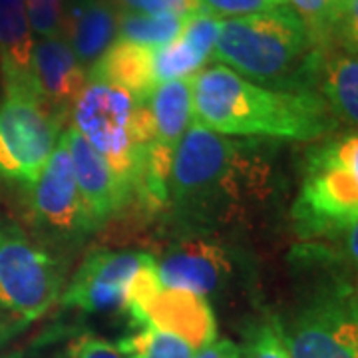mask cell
<instances>
[{
	"instance_id": "ffe728a7",
	"label": "cell",
	"mask_w": 358,
	"mask_h": 358,
	"mask_svg": "<svg viewBox=\"0 0 358 358\" xmlns=\"http://www.w3.org/2000/svg\"><path fill=\"white\" fill-rule=\"evenodd\" d=\"M185 16L178 14H117V38L148 48H159L181 34Z\"/></svg>"
},
{
	"instance_id": "ba28073f",
	"label": "cell",
	"mask_w": 358,
	"mask_h": 358,
	"mask_svg": "<svg viewBox=\"0 0 358 358\" xmlns=\"http://www.w3.org/2000/svg\"><path fill=\"white\" fill-rule=\"evenodd\" d=\"M62 124L30 96L4 94L0 103V185L32 187L60 140Z\"/></svg>"
},
{
	"instance_id": "52a82bcc",
	"label": "cell",
	"mask_w": 358,
	"mask_h": 358,
	"mask_svg": "<svg viewBox=\"0 0 358 358\" xmlns=\"http://www.w3.org/2000/svg\"><path fill=\"white\" fill-rule=\"evenodd\" d=\"M124 310L134 327L176 334L195 350L217 341V320L207 299L192 291L162 285L154 257L129 282Z\"/></svg>"
},
{
	"instance_id": "1f68e13d",
	"label": "cell",
	"mask_w": 358,
	"mask_h": 358,
	"mask_svg": "<svg viewBox=\"0 0 358 358\" xmlns=\"http://www.w3.org/2000/svg\"><path fill=\"white\" fill-rule=\"evenodd\" d=\"M338 235H343L346 259L358 268V215Z\"/></svg>"
},
{
	"instance_id": "7c38bea8",
	"label": "cell",
	"mask_w": 358,
	"mask_h": 358,
	"mask_svg": "<svg viewBox=\"0 0 358 358\" xmlns=\"http://www.w3.org/2000/svg\"><path fill=\"white\" fill-rule=\"evenodd\" d=\"M88 84L84 64L62 36L40 38L32 52L34 96L60 124L72 115L80 94Z\"/></svg>"
},
{
	"instance_id": "30bf717a",
	"label": "cell",
	"mask_w": 358,
	"mask_h": 358,
	"mask_svg": "<svg viewBox=\"0 0 358 358\" xmlns=\"http://www.w3.org/2000/svg\"><path fill=\"white\" fill-rule=\"evenodd\" d=\"M30 207L40 227L56 237L72 239L94 231L78 192L66 131H62L46 166L30 187Z\"/></svg>"
},
{
	"instance_id": "e0dca14e",
	"label": "cell",
	"mask_w": 358,
	"mask_h": 358,
	"mask_svg": "<svg viewBox=\"0 0 358 358\" xmlns=\"http://www.w3.org/2000/svg\"><path fill=\"white\" fill-rule=\"evenodd\" d=\"M155 48L115 40L90 68V80L106 82L129 92L136 100L148 102L157 86L154 70Z\"/></svg>"
},
{
	"instance_id": "484cf974",
	"label": "cell",
	"mask_w": 358,
	"mask_h": 358,
	"mask_svg": "<svg viewBox=\"0 0 358 358\" xmlns=\"http://www.w3.org/2000/svg\"><path fill=\"white\" fill-rule=\"evenodd\" d=\"M289 6L299 14L313 34L324 44L331 46V24H333L336 0H287Z\"/></svg>"
},
{
	"instance_id": "e575fe53",
	"label": "cell",
	"mask_w": 358,
	"mask_h": 358,
	"mask_svg": "<svg viewBox=\"0 0 358 358\" xmlns=\"http://www.w3.org/2000/svg\"><path fill=\"white\" fill-rule=\"evenodd\" d=\"M336 2H338V0H336Z\"/></svg>"
},
{
	"instance_id": "7a4b0ae2",
	"label": "cell",
	"mask_w": 358,
	"mask_h": 358,
	"mask_svg": "<svg viewBox=\"0 0 358 358\" xmlns=\"http://www.w3.org/2000/svg\"><path fill=\"white\" fill-rule=\"evenodd\" d=\"M267 169L249 143L192 122L173 154L169 199L179 213L229 221L261 195Z\"/></svg>"
},
{
	"instance_id": "3957f363",
	"label": "cell",
	"mask_w": 358,
	"mask_h": 358,
	"mask_svg": "<svg viewBox=\"0 0 358 358\" xmlns=\"http://www.w3.org/2000/svg\"><path fill=\"white\" fill-rule=\"evenodd\" d=\"M327 50L287 4L223 20L211 58L259 86L307 92L319 80Z\"/></svg>"
},
{
	"instance_id": "277c9868",
	"label": "cell",
	"mask_w": 358,
	"mask_h": 358,
	"mask_svg": "<svg viewBox=\"0 0 358 358\" xmlns=\"http://www.w3.org/2000/svg\"><path fill=\"white\" fill-rule=\"evenodd\" d=\"M72 117L80 136L102 155L134 197L148 150L155 140L148 102L136 100L124 88L90 80Z\"/></svg>"
},
{
	"instance_id": "4fadbf2b",
	"label": "cell",
	"mask_w": 358,
	"mask_h": 358,
	"mask_svg": "<svg viewBox=\"0 0 358 358\" xmlns=\"http://www.w3.org/2000/svg\"><path fill=\"white\" fill-rule=\"evenodd\" d=\"M66 138L72 154L78 192L86 205L92 227L98 229L131 201V192L74 126L66 129Z\"/></svg>"
},
{
	"instance_id": "6da1fadb",
	"label": "cell",
	"mask_w": 358,
	"mask_h": 358,
	"mask_svg": "<svg viewBox=\"0 0 358 358\" xmlns=\"http://www.w3.org/2000/svg\"><path fill=\"white\" fill-rule=\"evenodd\" d=\"M193 122L223 136L310 141L334 126V115L315 90L259 86L227 66L192 78Z\"/></svg>"
},
{
	"instance_id": "4dcf8cb0",
	"label": "cell",
	"mask_w": 358,
	"mask_h": 358,
	"mask_svg": "<svg viewBox=\"0 0 358 358\" xmlns=\"http://www.w3.org/2000/svg\"><path fill=\"white\" fill-rule=\"evenodd\" d=\"M193 358H241V346L235 345L229 338L215 341L201 348Z\"/></svg>"
},
{
	"instance_id": "f546056e",
	"label": "cell",
	"mask_w": 358,
	"mask_h": 358,
	"mask_svg": "<svg viewBox=\"0 0 358 358\" xmlns=\"http://www.w3.org/2000/svg\"><path fill=\"white\" fill-rule=\"evenodd\" d=\"M68 358H124V355L112 343L92 334H84L70 345Z\"/></svg>"
},
{
	"instance_id": "d6986e66",
	"label": "cell",
	"mask_w": 358,
	"mask_h": 358,
	"mask_svg": "<svg viewBox=\"0 0 358 358\" xmlns=\"http://www.w3.org/2000/svg\"><path fill=\"white\" fill-rule=\"evenodd\" d=\"M317 86L331 114L358 129V54L327 50Z\"/></svg>"
},
{
	"instance_id": "ac0fdd59",
	"label": "cell",
	"mask_w": 358,
	"mask_h": 358,
	"mask_svg": "<svg viewBox=\"0 0 358 358\" xmlns=\"http://www.w3.org/2000/svg\"><path fill=\"white\" fill-rule=\"evenodd\" d=\"M148 106L154 117L155 129V140L150 150L173 162L179 141L193 122L192 78L157 84L148 100Z\"/></svg>"
},
{
	"instance_id": "5bb4252c",
	"label": "cell",
	"mask_w": 358,
	"mask_h": 358,
	"mask_svg": "<svg viewBox=\"0 0 358 358\" xmlns=\"http://www.w3.org/2000/svg\"><path fill=\"white\" fill-rule=\"evenodd\" d=\"M231 275L227 251L207 239H185L173 245L157 263V277L169 289L201 296L217 293Z\"/></svg>"
},
{
	"instance_id": "44dd1931",
	"label": "cell",
	"mask_w": 358,
	"mask_h": 358,
	"mask_svg": "<svg viewBox=\"0 0 358 358\" xmlns=\"http://www.w3.org/2000/svg\"><path fill=\"white\" fill-rule=\"evenodd\" d=\"M117 348L124 358H193L199 352L176 334L154 329H138V333L124 338Z\"/></svg>"
},
{
	"instance_id": "d4e9b609",
	"label": "cell",
	"mask_w": 358,
	"mask_h": 358,
	"mask_svg": "<svg viewBox=\"0 0 358 358\" xmlns=\"http://www.w3.org/2000/svg\"><path fill=\"white\" fill-rule=\"evenodd\" d=\"M243 358H291L289 348L285 345L279 320H271L257 324L247 334L245 346L241 348Z\"/></svg>"
},
{
	"instance_id": "8992f818",
	"label": "cell",
	"mask_w": 358,
	"mask_h": 358,
	"mask_svg": "<svg viewBox=\"0 0 358 358\" xmlns=\"http://www.w3.org/2000/svg\"><path fill=\"white\" fill-rule=\"evenodd\" d=\"M64 268L20 225L0 217V310L32 322L60 299Z\"/></svg>"
},
{
	"instance_id": "d6a6232c",
	"label": "cell",
	"mask_w": 358,
	"mask_h": 358,
	"mask_svg": "<svg viewBox=\"0 0 358 358\" xmlns=\"http://www.w3.org/2000/svg\"><path fill=\"white\" fill-rule=\"evenodd\" d=\"M24 324H26L24 320L16 319V317H10V319L0 317V346L4 345V343H8L14 334L18 333V331L24 327ZM2 358H22V355H20V352H14V355H8V357H2Z\"/></svg>"
},
{
	"instance_id": "2e32d148",
	"label": "cell",
	"mask_w": 358,
	"mask_h": 358,
	"mask_svg": "<svg viewBox=\"0 0 358 358\" xmlns=\"http://www.w3.org/2000/svg\"><path fill=\"white\" fill-rule=\"evenodd\" d=\"M82 64H94L117 38V13L108 0H74L66 6L64 34Z\"/></svg>"
},
{
	"instance_id": "4316f807",
	"label": "cell",
	"mask_w": 358,
	"mask_h": 358,
	"mask_svg": "<svg viewBox=\"0 0 358 358\" xmlns=\"http://www.w3.org/2000/svg\"><path fill=\"white\" fill-rule=\"evenodd\" d=\"M331 42L358 54V0H338L331 24Z\"/></svg>"
},
{
	"instance_id": "9a60e30c",
	"label": "cell",
	"mask_w": 358,
	"mask_h": 358,
	"mask_svg": "<svg viewBox=\"0 0 358 358\" xmlns=\"http://www.w3.org/2000/svg\"><path fill=\"white\" fill-rule=\"evenodd\" d=\"M32 52L34 40L26 0H0V74L4 94L34 96Z\"/></svg>"
},
{
	"instance_id": "f1b7e54d",
	"label": "cell",
	"mask_w": 358,
	"mask_h": 358,
	"mask_svg": "<svg viewBox=\"0 0 358 358\" xmlns=\"http://www.w3.org/2000/svg\"><path fill=\"white\" fill-rule=\"evenodd\" d=\"M124 13L141 14H178L187 16L203 8L201 0H114Z\"/></svg>"
},
{
	"instance_id": "7402d4cb",
	"label": "cell",
	"mask_w": 358,
	"mask_h": 358,
	"mask_svg": "<svg viewBox=\"0 0 358 358\" xmlns=\"http://www.w3.org/2000/svg\"><path fill=\"white\" fill-rule=\"evenodd\" d=\"M207 62V58L193 48L189 42L178 36L167 42L166 46H159L154 52V70L157 84L181 78H193Z\"/></svg>"
},
{
	"instance_id": "8fae6325",
	"label": "cell",
	"mask_w": 358,
	"mask_h": 358,
	"mask_svg": "<svg viewBox=\"0 0 358 358\" xmlns=\"http://www.w3.org/2000/svg\"><path fill=\"white\" fill-rule=\"evenodd\" d=\"M143 251H94L80 265L60 296L62 305L86 313L124 308L131 279L148 261Z\"/></svg>"
},
{
	"instance_id": "603a6c76",
	"label": "cell",
	"mask_w": 358,
	"mask_h": 358,
	"mask_svg": "<svg viewBox=\"0 0 358 358\" xmlns=\"http://www.w3.org/2000/svg\"><path fill=\"white\" fill-rule=\"evenodd\" d=\"M221 24H223V20L213 13H209L203 6V8L185 16L179 36L185 42H189L195 50L209 60V56L213 54V48L217 44Z\"/></svg>"
},
{
	"instance_id": "cb8c5ba5",
	"label": "cell",
	"mask_w": 358,
	"mask_h": 358,
	"mask_svg": "<svg viewBox=\"0 0 358 358\" xmlns=\"http://www.w3.org/2000/svg\"><path fill=\"white\" fill-rule=\"evenodd\" d=\"M66 0H26V14L40 38H60L64 34Z\"/></svg>"
},
{
	"instance_id": "836d02e7",
	"label": "cell",
	"mask_w": 358,
	"mask_h": 358,
	"mask_svg": "<svg viewBox=\"0 0 358 358\" xmlns=\"http://www.w3.org/2000/svg\"><path fill=\"white\" fill-rule=\"evenodd\" d=\"M355 299H357V303H358V287H357V291H355Z\"/></svg>"
},
{
	"instance_id": "5b68a950",
	"label": "cell",
	"mask_w": 358,
	"mask_h": 358,
	"mask_svg": "<svg viewBox=\"0 0 358 358\" xmlns=\"http://www.w3.org/2000/svg\"><path fill=\"white\" fill-rule=\"evenodd\" d=\"M358 215V129L315 148L293 205L303 237H336Z\"/></svg>"
},
{
	"instance_id": "83f0119b",
	"label": "cell",
	"mask_w": 358,
	"mask_h": 358,
	"mask_svg": "<svg viewBox=\"0 0 358 358\" xmlns=\"http://www.w3.org/2000/svg\"><path fill=\"white\" fill-rule=\"evenodd\" d=\"M205 8L215 16H229V18H239V16H251V14L267 13L287 6V0H201Z\"/></svg>"
},
{
	"instance_id": "9c48e42d",
	"label": "cell",
	"mask_w": 358,
	"mask_h": 358,
	"mask_svg": "<svg viewBox=\"0 0 358 358\" xmlns=\"http://www.w3.org/2000/svg\"><path fill=\"white\" fill-rule=\"evenodd\" d=\"M281 334L291 358H358L355 293L346 287L322 291L281 324Z\"/></svg>"
}]
</instances>
